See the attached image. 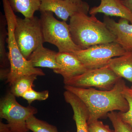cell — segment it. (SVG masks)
<instances>
[{
	"label": "cell",
	"mask_w": 132,
	"mask_h": 132,
	"mask_svg": "<svg viewBox=\"0 0 132 132\" xmlns=\"http://www.w3.org/2000/svg\"><path fill=\"white\" fill-rule=\"evenodd\" d=\"M126 86L125 81L121 78L111 90H99L93 88H81L67 85H65L64 88L79 97L87 107L88 125L105 118L112 111L126 112L128 111L129 105L123 93Z\"/></svg>",
	"instance_id": "obj_1"
},
{
	"label": "cell",
	"mask_w": 132,
	"mask_h": 132,
	"mask_svg": "<svg viewBox=\"0 0 132 132\" xmlns=\"http://www.w3.org/2000/svg\"><path fill=\"white\" fill-rule=\"evenodd\" d=\"M69 25L72 39L82 50L95 45L115 42V36L95 15L89 16L82 12L77 13L70 17Z\"/></svg>",
	"instance_id": "obj_2"
},
{
	"label": "cell",
	"mask_w": 132,
	"mask_h": 132,
	"mask_svg": "<svg viewBox=\"0 0 132 132\" xmlns=\"http://www.w3.org/2000/svg\"><path fill=\"white\" fill-rule=\"evenodd\" d=\"M2 1L7 22L8 34L6 43L10 64V72L6 82L11 86L17 79L23 76L33 74L38 76H45V74L42 69L34 67L30 61L24 58L22 54L14 35L16 16L10 5L8 0Z\"/></svg>",
	"instance_id": "obj_3"
},
{
	"label": "cell",
	"mask_w": 132,
	"mask_h": 132,
	"mask_svg": "<svg viewBox=\"0 0 132 132\" xmlns=\"http://www.w3.org/2000/svg\"><path fill=\"white\" fill-rule=\"evenodd\" d=\"M40 12V19L45 43L55 45L59 50V53H73L82 50L72 39L69 25L67 22L57 20L52 12Z\"/></svg>",
	"instance_id": "obj_4"
},
{
	"label": "cell",
	"mask_w": 132,
	"mask_h": 132,
	"mask_svg": "<svg viewBox=\"0 0 132 132\" xmlns=\"http://www.w3.org/2000/svg\"><path fill=\"white\" fill-rule=\"evenodd\" d=\"M15 40L26 59L45 43L40 19L36 16L22 19L16 16L14 29Z\"/></svg>",
	"instance_id": "obj_5"
},
{
	"label": "cell",
	"mask_w": 132,
	"mask_h": 132,
	"mask_svg": "<svg viewBox=\"0 0 132 132\" xmlns=\"http://www.w3.org/2000/svg\"><path fill=\"white\" fill-rule=\"evenodd\" d=\"M16 97L8 92L0 101V118L7 121L12 132H28L27 120L38 113L37 108L25 107L16 100Z\"/></svg>",
	"instance_id": "obj_6"
},
{
	"label": "cell",
	"mask_w": 132,
	"mask_h": 132,
	"mask_svg": "<svg viewBox=\"0 0 132 132\" xmlns=\"http://www.w3.org/2000/svg\"><path fill=\"white\" fill-rule=\"evenodd\" d=\"M126 52L119 44L112 42L94 45L72 54L87 69H90L106 65L111 59L121 56Z\"/></svg>",
	"instance_id": "obj_7"
},
{
	"label": "cell",
	"mask_w": 132,
	"mask_h": 132,
	"mask_svg": "<svg viewBox=\"0 0 132 132\" xmlns=\"http://www.w3.org/2000/svg\"><path fill=\"white\" fill-rule=\"evenodd\" d=\"M108 65L100 68L88 69L80 75L64 81L65 85L81 88L94 87L102 90L113 88L121 79Z\"/></svg>",
	"instance_id": "obj_8"
},
{
	"label": "cell",
	"mask_w": 132,
	"mask_h": 132,
	"mask_svg": "<svg viewBox=\"0 0 132 132\" xmlns=\"http://www.w3.org/2000/svg\"><path fill=\"white\" fill-rule=\"evenodd\" d=\"M40 12L50 11L53 13L62 21L67 22L69 18L78 13L87 14L89 5L84 2L81 4L75 3L70 0H41Z\"/></svg>",
	"instance_id": "obj_9"
},
{
	"label": "cell",
	"mask_w": 132,
	"mask_h": 132,
	"mask_svg": "<svg viewBox=\"0 0 132 132\" xmlns=\"http://www.w3.org/2000/svg\"><path fill=\"white\" fill-rule=\"evenodd\" d=\"M104 22L116 37L115 42L121 45L126 52H132V24L124 18L118 22L109 16L104 15Z\"/></svg>",
	"instance_id": "obj_10"
},
{
	"label": "cell",
	"mask_w": 132,
	"mask_h": 132,
	"mask_svg": "<svg viewBox=\"0 0 132 132\" xmlns=\"http://www.w3.org/2000/svg\"><path fill=\"white\" fill-rule=\"evenodd\" d=\"M56 60L59 68L53 72L61 75L64 81L80 75L88 70L72 53L58 52Z\"/></svg>",
	"instance_id": "obj_11"
},
{
	"label": "cell",
	"mask_w": 132,
	"mask_h": 132,
	"mask_svg": "<svg viewBox=\"0 0 132 132\" xmlns=\"http://www.w3.org/2000/svg\"><path fill=\"white\" fill-rule=\"evenodd\" d=\"M98 6L92 7L89 10L91 15L98 13L107 16H116L127 19L132 24V13L121 0H101Z\"/></svg>",
	"instance_id": "obj_12"
},
{
	"label": "cell",
	"mask_w": 132,
	"mask_h": 132,
	"mask_svg": "<svg viewBox=\"0 0 132 132\" xmlns=\"http://www.w3.org/2000/svg\"><path fill=\"white\" fill-rule=\"evenodd\" d=\"M58 53L41 45L31 54L28 60L35 68H46L53 71L59 69L56 57Z\"/></svg>",
	"instance_id": "obj_13"
},
{
	"label": "cell",
	"mask_w": 132,
	"mask_h": 132,
	"mask_svg": "<svg viewBox=\"0 0 132 132\" xmlns=\"http://www.w3.org/2000/svg\"><path fill=\"white\" fill-rule=\"evenodd\" d=\"M118 76L132 83V52L111 59L108 64Z\"/></svg>",
	"instance_id": "obj_14"
},
{
	"label": "cell",
	"mask_w": 132,
	"mask_h": 132,
	"mask_svg": "<svg viewBox=\"0 0 132 132\" xmlns=\"http://www.w3.org/2000/svg\"><path fill=\"white\" fill-rule=\"evenodd\" d=\"M14 12L20 13L25 18H30L34 16L35 13L39 10L41 0H8Z\"/></svg>",
	"instance_id": "obj_15"
},
{
	"label": "cell",
	"mask_w": 132,
	"mask_h": 132,
	"mask_svg": "<svg viewBox=\"0 0 132 132\" xmlns=\"http://www.w3.org/2000/svg\"><path fill=\"white\" fill-rule=\"evenodd\" d=\"M6 19L5 15L0 13V68H10L8 53L6 52L5 44L7 36Z\"/></svg>",
	"instance_id": "obj_16"
},
{
	"label": "cell",
	"mask_w": 132,
	"mask_h": 132,
	"mask_svg": "<svg viewBox=\"0 0 132 132\" xmlns=\"http://www.w3.org/2000/svg\"><path fill=\"white\" fill-rule=\"evenodd\" d=\"M38 76L33 74L20 77L10 86V92L16 97H21L27 91L34 87V82Z\"/></svg>",
	"instance_id": "obj_17"
},
{
	"label": "cell",
	"mask_w": 132,
	"mask_h": 132,
	"mask_svg": "<svg viewBox=\"0 0 132 132\" xmlns=\"http://www.w3.org/2000/svg\"><path fill=\"white\" fill-rule=\"evenodd\" d=\"M27 126L28 129L33 132H59L56 126L39 119L34 115L28 119Z\"/></svg>",
	"instance_id": "obj_18"
},
{
	"label": "cell",
	"mask_w": 132,
	"mask_h": 132,
	"mask_svg": "<svg viewBox=\"0 0 132 132\" xmlns=\"http://www.w3.org/2000/svg\"><path fill=\"white\" fill-rule=\"evenodd\" d=\"M107 117L111 121L114 132H132V128L122 120L119 112L112 111L108 113Z\"/></svg>",
	"instance_id": "obj_19"
},
{
	"label": "cell",
	"mask_w": 132,
	"mask_h": 132,
	"mask_svg": "<svg viewBox=\"0 0 132 132\" xmlns=\"http://www.w3.org/2000/svg\"><path fill=\"white\" fill-rule=\"evenodd\" d=\"M123 93L129 105V109L126 112H119V114L122 120L132 128V89L126 86L124 88Z\"/></svg>",
	"instance_id": "obj_20"
},
{
	"label": "cell",
	"mask_w": 132,
	"mask_h": 132,
	"mask_svg": "<svg viewBox=\"0 0 132 132\" xmlns=\"http://www.w3.org/2000/svg\"><path fill=\"white\" fill-rule=\"evenodd\" d=\"M48 97L49 92L48 90L37 92L32 88L27 91L21 97L26 100L30 105L35 101H42L46 100Z\"/></svg>",
	"instance_id": "obj_21"
},
{
	"label": "cell",
	"mask_w": 132,
	"mask_h": 132,
	"mask_svg": "<svg viewBox=\"0 0 132 132\" xmlns=\"http://www.w3.org/2000/svg\"><path fill=\"white\" fill-rule=\"evenodd\" d=\"M73 120L76 125V132H89L88 125L87 116L84 114H76L74 117Z\"/></svg>",
	"instance_id": "obj_22"
},
{
	"label": "cell",
	"mask_w": 132,
	"mask_h": 132,
	"mask_svg": "<svg viewBox=\"0 0 132 132\" xmlns=\"http://www.w3.org/2000/svg\"><path fill=\"white\" fill-rule=\"evenodd\" d=\"M89 132H114L111 130L109 126L104 125L102 121L99 120L95 121L88 125Z\"/></svg>",
	"instance_id": "obj_23"
},
{
	"label": "cell",
	"mask_w": 132,
	"mask_h": 132,
	"mask_svg": "<svg viewBox=\"0 0 132 132\" xmlns=\"http://www.w3.org/2000/svg\"><path fill=\"white\" fill-rule=\"evenodd\" d=\"M10 72V68H0V79L1 80H7Z\"/></svg>",
	"instance_id": "obj_24"
},
{
	"label": "cell",
	"mask_w": 132,
	"mask_h": 132,
	"mask_svg": "<svg viewBox=\"0 0 132 132\" xmlns=\"http://www.w3.org/2000/svg\"><path fill=\"white\" fill-rule=\"evenodd\" d=\"M0 132H12L9 125L5 124L2 121H0Z\"/></svg>",
	"instance_id": "obj_25"
},
{
	"label": "cell",
	"mask_w": 132,
	"mask_h": 132,
	"mask_svg": "<svg viewBox=\"0 0 132 132\" xmlns=\"http://www.w3.org/2000/svg\"><path fill=\"white\" fill-rule=\"evenodd\" d=\"M121 1L132 13V0H121Z\"/></svg>",
	"instance_id": "obj_26"
},
{
	"label": "cell",
	"mask_w": 132,
	"mask_h": 132,
	"mask_svg": "<svg viewBox=\"0 0 132 132\" xmlns=\"http://www.w3.org/2000/svg\"><path fill=\"white\" fill-rule=\"evenodd\" d=\"M70 1L75 3H77L78 4H81L85 2L82 1V0H70Z\"/></svg>",
	"instance_id": "obj_27"
},
{
	"label": "cell",
	"mask_w": 132,
	"mask_h": 132,
	"mask_svg": "<svg viewBox=\"0 0 132 132\" xmlns=\"http://www.w3.org/2000/svg\"><path fill=\"white\" fill-rule=\"evenodd\" d=\"M131 89H132V86L131 87Z\"/></svg>",
	"instance_id": "obj_28"
},
{
	"label": "cell",
	"mask_w": 132,
	"mask_h": 132,
	"mask_svg": "<svg viewBox=\"0 0 132 132\" xmlns=\"http://www.w3.org/2000/svg\"><path fill=\"white\" fill-rule=\"evenodd\" d=\"M68 132V131H67V132Z\"/></svg>",
	"instance_id": "obj_29"
}]
</instances>
